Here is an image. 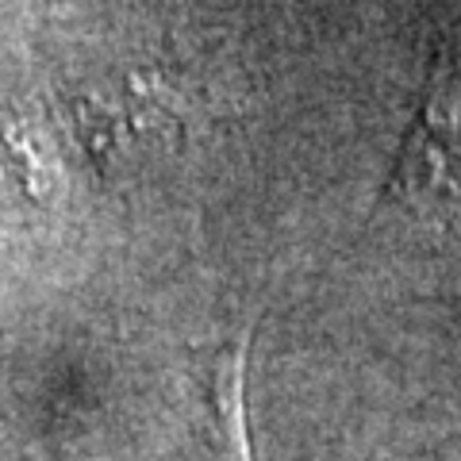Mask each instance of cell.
Wrapping results in <instances>:
<instances>
[{"label": "cell", "instance_id": "1", "mask_svg": "<svg viewBox=\"0 0 461 461\" xmlns=\"http://www.w3.org/2000/svg\"><path fill=\"white\" fill-rule=\"evenodd\" d=\"M247 335L220 350L208 366V411H212V450L220 461H250L247 442Z\"/></svg>", "mask_w": 461, "mask_h": 461}]
</instances>
